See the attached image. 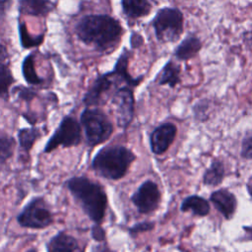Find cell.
<instances>
[{
  "instance_id": "cell-1",
  "label": "cell",
  "mask_w": 252,
  "mask_h": 252,
  "mask_svg": "<svg viewBox=\"0 0 252 252\" xmlns=\"http://www.w3.org/2000/svg\"><path fill=\"white\" fill-rule=\"evenodd\" d=\"M76 32L85 43L93 44L99 50H106L118 42L122 28L110 16L88 15L79 21Z\"/></svg>"
},
{
  "instance_id": "cell-2",
  "label": "cell",
  "mask_w": 252,
  "mask_h": 252,
  "mask_svg": "<svg viewBox=\"0 0 252 252\" xmlns=\"http://www.w3.org/2000/svg\"><path fill=\"white\" fill-rule=\"evenodd\" d=\"M65 186L80 204L84 213L95 223H100L107 207V198L103 188L85 176H74L65 182Z\"/></svg>"
},
{
  "instance_id": "cell-3",
  "label": "cell",
  "mask_w": 252,
  "mask_h": 252,
  "mask_svg": "<svg viewBox=\"0 0 252 252\" xmlns=\"http://www.w3.org/2000/svg\"><path fill=\"white\" fill-rule=\"evenodd\" d=\"M134 159V154L127 148L108 146L97 152L92 161V167L99 176L116 180L125 175Z\"/></svg>"
},
{
  "instance_id": "cell-4",
  "label": "cell",
  "mask_w": 252,
  "mask_h": 252,
  "mask_svg": "<svg viewBox=\"0 0 252 252\" xmlns=\"http://www.w3.org/2000/svg\"><path fill=\"white\" fill-rule=\"evenodd\" d=\"M53 221L52 212L44 198L40 196L30 200L17 216L18 224L31 229H44Z\"/></svg>"
},
{
  "instance_id": "cell-5",
  "label": "cell",
  "mask_w": 252,
  "mask_h": 252,
  "mask_svg": "<svg viewBox=\"0 0 252 252\" xmlns=\"http://www.w3.org/2000/svg\"><path fill=\"white\" fill-rule=\"evenodd\" d=\"M81 123L87 142L92 147L106 141L113 131V126L107 116L96 108L85 109L81 115Z\"/></svg>"
},
{
  "instance_id": "cell-6",
  "label": "cell",
  "mask_w": 252,
  "mask_h": 252,
  "mask_svg": "<svg viewBox=\"0 0 252 252\" xmlns=\"http://www.w3.org/2000/svg\"><path fill=\"white\" fill-rule=\"evenodd\" d=\"M153 25L156 35L159 41H175L182 32V13L175 8L160 9L158 11Z\"/></svg>"
},
{
  "instance_id": "cell-7",
  "label": "cell",
  "mask_w": 252,
  "mask_h": 252,
  "mask_svg": "<svg viewBox=\"0 0 252 252\" xmlns=\"http://www.w3.org/2000/svg\"><path fill=\"white\" fill-rule=\"evenodd\" d=\"M81 142V126L78 121L71 117L65 116L60 122L59 127L46 143L43 153H50L59 146L64 148L79 145Z\"/></svg>"
},
{
  "instance_id": "cell-8",
  "label": "cell",
  "mask_w": 252,
  "mask_h": 252,
  "mask_svg": "<svg viewBox=\"0 0 252 252\" xmlns=\"http://www.w3.org/2000/svg\"><path fill=\"white\" fill-rule=\"evenodd\" d=\"M160 193L157 184L151 180L144 182L132 196V201L140 213L154 211L159 202Z\"/></svg>"
},
{
  "instance_id": "cell-9",
  "label": "cell",
  "mask_w": 252,
  "mask_h": 252,
  "mask_svg": "<svg viewBox=\"0 0 252 252\" xmlns=\"http://www.w3.org/2000/svg\"><path fill=\"white\" fill-rule=\"evenodd\" d=\"M115 105V112L117 116V123L120 127H127L133 118L134 112V95L129 88H122L118 90L112 99Z\"/></svg>"
},
{
  "instance_id": "cell-10",
  "label": "cell",
  "mask_w": 252,
  "mask_h": 252,
  "mask_svg": "<svg viewBox=\"0 0 252 252\" xmlns=\"http://www.w3.org/2000/svg\"><path fill=\"white\" fill-rule=\"evenodd\" d=\"M176 127L172 123H163L157 127L151 134L150 144L152 152L156 155L163 154L172 144L175 135Z\"/></svg>"
},
{
  "instance_id": "cell-11",
  "label": "cell",
  "mask_w": 252,
  "mask_h": 252,
  "mask_svg": "<svg viewBox=\"0 0 252 252\" xmlns=\"http://www.w3.org/2000/svg\"><path fill=\"white\" fill-rule=\"evenodd\" d=\"M46 252H84L79 241L72 235L59 231L45 244Z\"/></svg>"
},
{
  "instance_id": "cell-12",
  "label": "cell",
  "mask_w": 252,
  "mask_h": 252,
  "mask_svg": "<svg viewBox=\"0 0 252 252\" xmlns=\"http://www.w3.org/2000/svg\"><path fill=\"white\" fill-rule=\"evenodd\" d=\"M211 201L225 219L229 220L233 216L236 208V200L234 195L227 190L221 189L214 192L211 196Z\"/></svg>"
},
{
  "instance_id": "cell-13",
  "label": "cell",
  "mask_w": 252,
  "mask_h": 252,
  "mask_svg": "<svg viewBox=\"0 0 252 252\" xmlns=\"http://www.w3.org/2000/svg\"><path fill=\"white\" fill-rule=\"evenodd\" d=\"M112 84L111 74L106 73L99 76L84 96V103L86 105H95L98 103L103 93L107 92Z\"/></svg>"
},
{
  "instance_id": "cell-14",
  "label": "cell",
  "mask_w": 252,
  "mask_h": 252,
  "mask_svg": "<svg viewBox=\"0 0 252 252\" xmlns=\"http://www.w3.org/2000/svg\"><path fill=\"white\" fill-rule=\"evenodd\" d=\"M54 8L50 0H20L19 11L32 16H45Z\"/></svg>"
},
{
  "instance_id": "cell-15",
  "label": "cell",
  "mask_w": 252,
  "mask_h": 252,
  "mask_svg": "<svg viewBox=\"0 0 252 252\" xmlns=\"http://www.w3.org/2000/svg\"><path fill=\"white\" fill-rule=\"evenodd\" d=\"M201 41L194 35L186 37L175 49V56L179 60H188L195 56L201 49Z\"/></svg>"
},
{
  "instance_id": "cell-16",
  "label": "cell",
  "mask_w": 252,
  "mask_h": 252,
  "mask_svg": "<svg viewBox=\"0 0 252 252\" xmlns=\"http://www.w3.org/2000/svg\"><path fill=\"white\" fill-rule=\"evenodd\" d=\"M122 9L129 18H139L150 13L151 5L148 0H122Z\"/></svg>"
},
{
  "instance_id": "cell-17",
  "label": "cell",
  "mask_w": 252,
  "mask_h": 252,
  "mask_svg": "<svg viewBox=\"0 0 252 252\" xmlns=\"http://www.w3.org/2000/svg\"><path fill=\"white\" fill-rule=\"evenodd\" d=\"M181 211H183V212L192 211L193 214H195V215L206 216L210 212V205L202 197H199L196 195L189 196L182 202Z\"/></svg>"
},
{
  "instance_id": "cell-18",
  "label": "cell",
  "mask_w": 252,
  "mask_h": 252,
  "mask_svg": "<svg viewBox=\"0 0 252 252\" xmlns=\"http://www.w3.org/2000/svg\"><path fill=\"white\" fill-rule=\"evenodd\" d=\"M128 60H129V53L128 51L125 50V52L123 54L120 55V57L118 58L116 64H115V68L113 70L114 74L118 77H120L122 79V81L126 82L128 85L135 87L139 84V82L142 80L143 77L141 78H137V79H133L127 72V66H128Z\"/></svg>"
},
{
  "instance_id": "cell-19",
  "label": "cell",
  "mask_w": 252,
  "mask_h": 252,
  "mask_svg": "<svg viewBox=\"0 0 252 252\" xmlns=\"http://www.w3.org/2000/svg\"><path fill=\"white\" fill-rule=\"evenodd\" d=\"M179 74H180L179 66L174 64L172 61H168L164 65V67L161 71L158 84L159 85H168L169 87L173 88L180 82Z\"/></svg>"
},
{
  "instance_id": "cell-20",
  "label": "cell",
  "mask_w": 252,
  "mask_h": 252,
  "mask_svg": "<svg viewBox=\"0 0 252 252\" xmlns=\"http://www.w3.org/2000/svg\"><path fill=\"white\" fill-rule=\"evenodd\" d=\"M41 136L40 131L37 128H24L18 133V139L20 143L21 150L25 153H29L32 148L35 141Z\"/></svg>"
},
{
  "instance_id": "cell-21",
  "label": "cell",
  "mask_w": 252,
  "mask_h": 252,
  "mask_svg": "<svg viewBox=\"0 0 252 252\" xmlns=\"http://www.w3.org/2000/svg\"><path fill=\"white\" fill-rule=\"evenodd\" d=\"M23 76L27 83L32 85H38L43 82V80L37 76L35 71V60L32 54L28 55L23 61L22 65Z\"/></svg>"
},
{
  "instance_id": "cell-22",
  "label": "cell",
  "mask_w": 252,
  "mask_h": 252,
  "mask_svg": "<svg viewBox=\"0 0 252 252\" xmlns=\"http://www.w3.org/2000/svg\"><path fill=\"white\" fill-rule=\"evenodd\" d=\"M224 175L223 165L220 161L215 160L204 174V183L207 185H218L221 182Z\"/></svg>"
},
{
  "instance_id": "cell-23",
  "label": "cell",
  "mask_w": 252,
  "mask_h": 252,
  "mask_svg": "<svg viewBox=\"0 0 252 252\" xmlns=\"http://www.w3.org/2000/svg\"><path fill=\"white\" fill-rule=\"evenodd\" d=\"M16 142L12 137H0V164H4L14 154Z\"/></svg>"
},
{
  "instance_id": "cell-24",
  "label": "cell",
  "mask_w": 252,
  "mask_h": 252,
  "mask_svg": "<svg viewBox=\"0 0 252 252\" xmlns=\"http://www.w3.org/2000/svg\"><path fill=\"white\" fill-rule=\"evenodd\" d=\"M13 82L14 78L9 67L0 63V96H8V90Z\"/></svg>"
},
{
  "instance_id": "cell-25",
  "label": "cell",
  "mask_w": 252,
  "mask_h": 252,
  "mask_svg": "<svg viewBox=\"0 0 252 252\" xmlns=\"http://www.w3.org/2000/svg\"><path fill=\"white\" fill-rule=\"evenodd\" d=\"M19 32H20V38L22 45L26 48L32 47V46H36L40 44L43 40V35H38V36H30L26 25L23 23L19 24Z\"/></svg>"
},
{
  "instance_id": "cell-26",
  "label": "cell",
  "mask_w": 252,
  "mask_h": 252,
  "mask_svg": "<svg viewBox=\"0 0 252 252\" xmlns=\"http://www.w3.org/2000/svg\"><path fill=\"white\" fill-rule=\"evenodd\" d=\"M241 156L244 158L252 159V132L248 133L242 141Z\"/></svg>"
},
{
  "instance_id": "cell-27",
  "label": "cell",
  "mask_w": 252,
  "mask_h": 252,
  "mask_svg": "<svg viewBox=\"0 0 252 252\" xmlns=\"http://www.w3.org/2000/svg\"><path fill=\"white\" fill-rule=\"evenodd\" d=\"M153 226H154V224L151 223V222H142V223H139V224L133 226L130 231L134 235V234H137V233L142 232V231L150 230V229L153 228Z\"/></svg>"
},
{
  "instance_id": "cell-28",
  "label": "cell",
  "mask_w": 252,
  "mask_h": 252,
  "mask_svg": "<svg viewBox=\"0 0 252 252\" xmlns=\"http://www.w3.org/2000/svg\"><path fill=\"white\" fill-rule=\"evenodd\" d=\"M92 236L94 240L101 241L104 239L105 233H104V230L98 224H95L92 228Z\"/></svg>"
},
{
  "instance_id": "cell-29",
  "label": "cell",
  "mask_w": 252,
  "mask_h": 252,
  "mask_svg": "<svg viewBox=\"0 0 252 252\" xmlns=\"http://www.w3.org/2000/svg\"><path fill=\"white\" fill-rule=\"evenodd\" d=\"M34 94H35L32 90H30V89H27V88H22V90L19 91V96L22 97L23 99H26V100L32 99L34 96Z\"/></svg>"
},
{
  "instance_id": "cell-30",
  "label": "cell",
  "mask_w": 252,
  "mask_h": 252,
  "mask_svg": "<svg viewBox=\"0 0 252 252\" xmlns=\"http://www.w3.org/2000/svg\"><path fill=\"white\" fill-rule=\"evenodd\" d=\"M12 0H0V18L3 17L7 10L11 7Z\"/></svg>"
},
{
  "instance_id": "cell-31",
  "label": "cell",
  "mask_w": 252,
  "mask_h": 252,
  "mask_svg": "<svg viewBox=\"0 0 252 252\" xmlns=\"http://www.w3.org/2000/svg\"><path fill=\"white\" fill-rule=\"evenodd\" d=\"M5 57H7V52H6V49L3 45L0 44V60L4 59Z\"/></svg>"
},
{
  "instance_id": "cell-32",
  "label": "cell",
  "mask_w": 252,
  "mask_h": 252,
  "mask_svg": "<svg viewBox=\"0 0 252 252\" xmlns=\"http://www.w3.org/2000/svg\"><path fill=\"white\" fill-rule=\"evenodd\" d=\"M99 252H112L111 250H109L108 248H102L99 250Z\"/></svg>"
},
{
  "instance_id": "cell-33",
  "label": "cell",
  "mask_w": 252,
  "mask_h": 252,
  "mask_svg": "<svg viewBox=\"0 0 252 252\" xmlns=\"http://www.w3.org/2000/svg\"><path fill=\"white\" fill-rule=\"evenodd\" d=\"M26 252H37V250L35 248H30L29 250H27Z\"/></svg>"
}]
</instances>
